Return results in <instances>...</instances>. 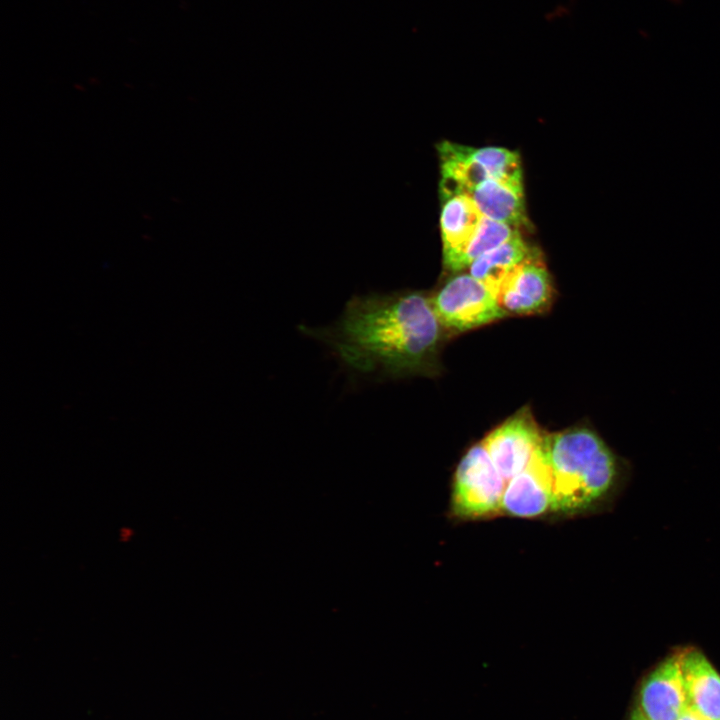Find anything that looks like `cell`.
<instances>
[{"label":"cell","instance_id":"12","mask_svg":"<svg viewBox=\"0 0 720 720\" xmlns=\"http://www.w3.org/2000/svg\"><path fill=\"white\" fill-rule=\"evenodd\" d=\"M534 251L517 234L474 261L469 272L497 297L504 283Z\"/></svg>","mask_w":720,"mask_h":720},{"label":"cell","instance_id":"5","mask_svg":"<svg viewBox=\"0 0 720 720\" xmlns=\"http://www.w3.org/2000/svg\"><path fill=\"white\" fill-rule=\"evenodd\" d=\"M546 434L530 408L524 407L490 431L482 443L507 483L529 465Z\"/></svg>","mask_w":720,"mask_h":720},{"label":"cell","instance_id":"11","mask_svg":"<svg viewBox=\"0 0 720 720\" xmlns=\"http://www.w3.org/2000/svg\"><path fill=\"white\" fill-rule=\"evenodd\" d=\"M484 217L515 228L527 222L523 186L488 178L467 194Z\"/></svg>","mask_w":720,"mask_h":720},{"label":"cell","instance_id":"6","mask_svg":"<svg viewBox=\"0 0 720 720\" xmlns=\"http://www.w3.org/2000/svg\"><path fill=\"white\" fill-rule=\"evenodd\" d=\"M688 706L677 650L645 676L636 708L647 720H678Z\"/></svg>","mask_w":720,"mask_h":720},{"label":"cell","instance_id":"3","mask_svg":"<svg viewBox=\"0 0 720 720\" xmlns=\"http://www.w3.org/2000/svg\"><path fill=\"white\" fill-rule=\"evenodd\" d=\"M506 481L484 444L471 446L454 473L450 511L460 520H477L501 513Z\"/></svg>","mask_w":720,"mask_h":720},{"label":"cell","instance_id":"7","mask_svg":"<svg viewBox=\"0 0 720 720\" xmlns=\"http://www.w3.org/2000/svg\"><path fill=\"white\" fill-rule=\"evenodd\" d=\"M547 512H553V479L543 445L529 465L506 483L501 514L535 518Z\"/></svg>","mask_w":720,"mask_h":720},{"label":"cell","instance_id":"2","mask_svg":"<svg viewBox=\"0 0 720 720\" xmlns=\"http://www.w3.org/2000/svg\"><path fill=\"white\" fill-rule=\"evenodd\" d=\"M544 448L553 479V513L606 510L630 479L631 463L587 423L547 433Z\"/></svg>","mask_w":720,"mask_h":720},{"label":"cell","instance_id":"1","mask_svg":"<svg viewBox=\"0 0 720 720\" xmlns=\"http://www.w3.org/2000/svg\"><path fill=\"white\" fill-rule=\"evenodd\" d=\"M300 330L353 371L392 378L437 373L447 334L430 296L419 291L354 296L331 325Z\"/></svg>","mask_w":720,"mask_h":720},{"label":"cell","instance_id":"9","mask_svg":"<svg viewBox=\"0 0 720 720\" xmlns=\"http://www.w3.org/2000/svg\"><path fill=\"white\" fill-rule=\"evenodd\" d=\"M678 651L688 705L706 720H720L719 672L699 648Z\"/></svg>","mask_w":720,"mask_h":720},{"label":"cell","instance_id":"8","mask_svg":"<svg viewBox=\"0 0 720 720\" xmlns=\"http://www.w3.org/2000/svg\"><path fill=\"white\" fill-rule=\"evenodd\" d=\"M498 302L507 315L548 311L554 299L551 276L535 250L501 287Z\"/></svg>","mask_w":720,"mask_h":720},{"label":"cell","instance_id":"10","mask_svg":"<svg viewBox=\"0 0 720 720\" xmlns=\"http://www.w3.org/2000/svg\"><path fill=\"white\" fill-rule=\"evenodd\" d=\"M440 217L445 267L455 272L458 261L477 233L483 215L474 201L465 194L442 197Z\"/></svg>","mask_w":720,"mask_h":720},{"label":"cell","instance_id":"15","mask_svg":"<svg viewBox=\"0 0 720 720\" xmlns=\"http://www.w3.org/2000/svg\"><path fill=\"white\" fill-rule=\"evenodd\" d=\"M678 720H706L698 714L692 707L688 706L680 715Z\"/></svg>","mask_w":720,"mask_h":720},{"label":"cell","instance_id":"14","mask_svg":"<svg viewBox=\"0 0 720 720\" xmlns=\"http://www.w3.org/2000/svg\"><path fill=\"white\" fill-rule=\"evenodd\" d=\"M469 150L471 156L487 170L491 178L523 186L517 153L501 147H469Z\"/></svg>","mask_w":720,"mask_h":720},{"label":"cell","instance_id":"4","mask_svg":"<svg viewBox=\"0 0 720 720\" xmlns=\"http://www.w3.org/2000/svg\"><path fill=\"white\" fill-rule=\"evenodd\" d=\"M433 309L452 334L476 329L507 317L497 297L470 273L449 278L430 296Z\"/></svg>","mask_w":720,"mask_h":720},{"label":"cell","instance_id":"13","mask_svg":"<svg viewBox=\"0 0 720 720\" xmlns=\"http://www.w3.org/2000/svg\"><path fill=\"white\" fill-rule=\"evenodd\" d=\"M519 234L518 230L506 223L483 217L480 227L460 257L455 272L469 268L486 253L501 246Z\"/></svg>","mask_w":720,"mask_h":720},{"label":"cell","instance_id":"16","mask_svg":"<svg viewBox=\"0 0 720 720\" xmlns=\"http://www.w3.org/2000/svg\"><path fill=\"white\" fill-rule=\"evenodd\" d=\"M628 720H647L643 714L637 709L634 708L629 716Z\"/></svg>","mask_w":720,"mask_h":720}]
</instances>
